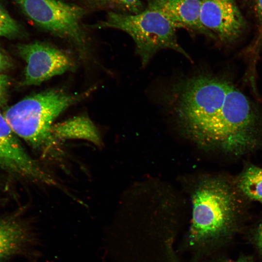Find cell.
<instances>
[{
    "label": "cell",
    "mask_w": 262,
    "mask_h": 262,
    "mask_svg": "<svg viewBox=\"0 0 262 262\" xmlns=\"http://www.w3.org/2000/svg\"><path fill=\"white\" fill-rule=\"evenodd\" d=\"M88 93L73 95L60 89L49 90L24 98L9 108L3 115L16 135L47 153L57 144L52 133L56 118Z\"/></svg>",
    "instance_id": "6da1fadb"
},
{
    "label": "cell",
    "mask_w": 262,
    "mask_h": 262,
    "mask_svg": "<svg viewBox=\"0 0 262 262\" xmlns=\"http://www.w3.org/2000/svg\"><path fill=\"white\" fill-rule=\"evenodd\" d=\"M241 196L233 181L215 178L203 181L193 196L191 242L204 241L225 230L234 220Z\"/></svg>",
    "instance_id": "7a4b0ae2"
},
{
    "label": "cell",
    "mask_w": 262,
    "mask_h": 262,
    "mask_svg": "<svg viewBox=\"0 0 262 262\" xmlns=\"http://www.w3.org/2000/svg\"><path fill=\"white\" fill-rule=\"evenodd\" d=\"M92 26L118 29L128 33L135 44L136 52L144 66L158 51L164 49L175 50L191 59L177 41L176 27L154 10L147 8L139 13L130 14L110 11L103 20Z\"/></svg>",
    "instance_id": "3957f363"
},
{
    "label": "cell",
    "mask_w": 262,
    "mask_h": 262,
    "mask_svg": "<svg viewBox=\"0 0 262 262\" xmlns=\"http://www.w3.org/2000/svg\"><path fill=\"white\" fill-rule=\"evenodd\" d=\"M229 83L214 76L199 75L179 86L175 112L188 129L200 138L218 118Z\"/></svg>",
    "instance_id": "277c9868"
},
{
    "label": "cell",
    "mask_w": 262,
    "mask_h": 262,
    "mask_svg": "<svg viewBox=\"0 0 262 262\" xmlns=\"http://www.w3.org/2000/svg\"><path fill=\"white\" fill-rule=\"evenodd\" d=\"M30 20L40 28L70 41L82 55H86V37L81 25L85 10L64 0H13Z\"/></svg>",
    "instance_id": "5b68a950"
},
{
    "label": "cell",
    "mask_w": 262,
    "mask_h": 262,
    "mask_svg": "<svg viewBox=\"0 0 262 262\" xmlns=\"http://www.w3.org/2000/svg\"><path fill=\"white\" fill-rule=\"evenodd\" d=\"M17 49L27 64L23 85H39L71 70L74 66L73 61L66 53L44 43L21 44Z\"/></svg>",
    "instance_id": "8992f818"
},
{
    "label": "cell",
    "mask_w": 262,
    "mask_h": 262,
    "mask_svg": "<svg viewBox=\"0 0 262 262\" xmlns=\"http://www.w3.org/2000/svg\"><path fill=\"white\" fill-rule=\"evenodd\" d=\"M0 167L13 174L47 184L54 180L25 150L0 112Z\"/></svg>",
    "instance_id": "52a82bcc"
},
{
    "label": "cell",
    "mask_w": 262,
    "mask_h": 262,
    "mask_svg": "<svg viewBox=\"0 0 262 262\" xmlns=\"http://www.w3.org/2000/svg\"><path fill=\"white\" fill-rule=\"evenodd\" d=\"M200 20L215 40L225 44L236 41L246 28L234 0H202Z\"/></svg>",
    "instance_id": "ba28073f"
},
{
    "label": "cell",
    "mask_w": 262,
    "mask_h": 262,
    "mask_svg": "<svg viewBox=\"0 0 262 262\" xmlns=\"http://www.w3.org/2000/svg\"><path fill=\"white\" fill-rule=\"evenodd\" d=\"M147 8L163 15L175 27L185 28L215 39L201 24L202 0H147Z\"/></svg>",
    "instance_id": "9c48e42d"
},
{
    "label": "cell",
    "mask_w": 262,
    "mask_h": 262,
    "mask_svg": "<svg viewBox=\"0 0 262 262\" xmlns=\"http://www.w3.org/2000/svg\"><path fill=\"white\" fill-rule=\"evenodd\" d=\"M37 243L30 224L15 216L0 217V262L26 253Z\"/></svg>",
    "instance_id": "30bf717a"
},
{
    "label": "cell",
    "mask_w": 262,
    "mask_h": 262,
    "mask_svg": "<svg viewBox=\"0 0 262 262\" xmlns=\"http://www.w3.org/2000/svg\"><path fill=\"white\" fill-rule=\"evenodd\" d=\"M52 133L56 141L63 139H82L99 145L100 137L92 121L84 115L73 117L54 124Z\"/></svg>",
    "instance_id": "8fae6325"
},
{
    "label": "cell",
    "mask_w": 262,
    "mask_h": 262,
    "mask_svg": "<svg viewBox=\"0 0 262 262\" xmlns=\"http://www.w3.org/2000/svg\"><path fill=\"white\" fill-rule=\"evenodd\" d=\"M233 182L242 196L262 204V167L246 165Z\"/></svg>",
    "instance_id": "7c38bea8"
},
{
    "label": "cell",
    "mask_w": 262,
    "mask_h": 262,
    "mask_svg": "<svg viewBox=\"0 0 262 262\" xmlns=\"http://www.w3.org/2000/svg\"><path fill=\"white\" fill-rule=\"evenodd\" d=\"M91 6L102 7L116 8L137 14L143 10V5L140 0H82Z\"/></svg>",
    "instance_id": "4fadbf2b"
},
{
    "label": "cell",
    "mask_w": 262,
    "mask_h": 262,
    "mask_svg": "<svg viewBox=\"0 0 262 262\" xmlns=\"http://www.w3.org/2000/svg\"><path fill=\"white\" fill-rule=\"evenodd\" d=\"M20 33L17 23L0 6V37H15Z\"/></svg>",
    "instance_id": "5bb4252c"
},
{
    "label": "cell",
    "mask_w": 262,
    "mask_h": 262,
    "mask_svg": "<svg viewBox=\"0 0 262 262\" xmlns=\"http://www.w3.org/2000/svg\"><path fill=\"white\" fill-rule=\"evenodd\" d=\"M9 84V78L5 75L0 74V106L6 103Z\"/></svg>",
    "instance_id": "9a60e30c"
},
{
    "label": "cell",
    "mask_w": 262,
    "mask_h": 262,
    "mask_svg": "<svg viewBox=\"0 0 262 262\" xmlns=\"http://www.w3.org/2000/svg\"><path fill=\"white\" fill-rule=\"evenodd\" d=\"M255 10L258 18L261 29L262 28V0H254Z\"/></svg>",
    "instance_id": "2e32d148"
},
{
    "label": "cell",
    "mask_w": 262,
    "mask_h": 262,
    "mask_svg": "<svg viewBox=\"0 0 262 262\" xmlns=\"http://www.w3.org/2000/svg\"><path fill=\"white\" fill-rule=\"evenodd\" d=\"M255 235L257 246L262 254V222L259 225Z\"/></svg>",
    "instance_id": "e0dca14e"
},
{
    "label": "cell",
    "mask_w": 262,
    "mask_h": 262,
    "mask_svg": "<svg viewBox=\"0 0 262 262\" xmlns=\"http://www.w3.org/2000/svg\"><path fill=\"white\" fill-rule=\"evenodd\" d=\"M9 66L8 59L0 49V72L5 70Z\"/></svg>",
    "instance_id": "ac0fdd59"
},
{
    "label": "cell",
    "mask_w": 262,
    "mask_h": 262,
    "mask_svg": "<svg viewBox=\"0 0 262 262\" xmlns=\"http://www.w3.org/2000/svg\"><path fill=\"white\" fill-rule=\"evenodd\" d=\"M235 262H250V261L246 259H240Z\"/></svg>",
    "instance_id": "d6986e66"
},
{
    "label": "cell",
    "mask_w": 262,
    "mask_h": 262,
    "mask_svg": "<svg viewBox=\"0 0 262 262\" xmlns=\"http://www.w3.org/2000/svg\"><path fill=\"white\" fill-rule=\"evenodd\" d=\"M261 30V31H262V28Z\"/></svg>",
    "instance_id": "ffe728a7"
}]
</instances>
